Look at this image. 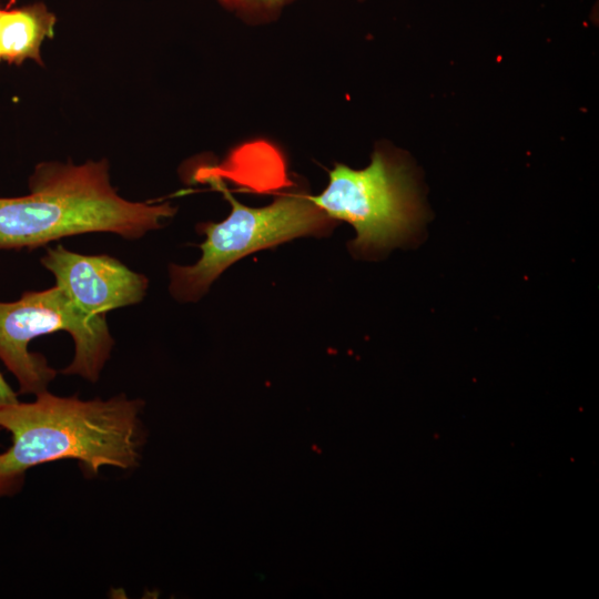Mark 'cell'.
Instances as JSON below:
<instances>
[{"mask_svg":"<svg viewBox=\"0 0 599 599\" xmlns=\"http://www.w3.org/2000/svg\"><path fill=\"white\" fill-rule=\"evenodd\" d=\"M34 396L0 408V428L11 437L0 453V498L20 493L28 470L47 463L77 460L87 477L105 466L130 470L140 465L142 400L124 395L82 400L48 389Z\"/></svg>","mask_w":599,"mask_h":599,"instance_id":"6da1fadb","label":"cell"},{"mask_svg":"<svg viewBox=\"0 0 599 599\" xmlns=\"http://www.w3.org/2000/svg\"><path fill=\"white\" fill-rule=\"evenodd\" d=\"M30 193L0 197V250L37 248L73 235L106 232L135 240L174 215L170 203L121 197L110 183L106 161L81 165L38 164Z\"/></svg>","mask_w":599,"mask_h":599,"instance_id":"7a4b0ae2","label":"cell"},{"mask_svg":"<svg viewBox=\"0 0 599 599\" xmlns=\"http://www.w3.org/2000/svg\"><path fill=\"white\" fill-rule=\"evenodd\" d=\"M311 200L332 220L353 225L356 238L351 245L364 255L405 243L426 219L408 158L389 148H376L362 170L336 164L328 186Z\"/></svg>","mask_w":599,"mask_h":599,"instance_id":"3957f363","label":"cell"},{"mask_svg":"<svg viewBox=\"0 0 599 599\" xmlns=\"http://www.w3.org/2000/svg\"><path fill=\"white\" fill-rule=\"evenodd\" d=\"M58 331L68 332L74 343L73 359L62 373L95 383L114 343L105 316L85 315L58 285L0 302V361L16 377L19 393L37 395L55 378L57 370L47 358L28 346Z\"/></svg>","mask_w":599,"mask_h":599,"instance_id":"277c9868","label":"cell"},{"mask_svg":"<svg viewBox=\"0 0 599 599\" xmlns=\"http://www.w3.org/2000/svg\"><path fill=\"white\" fill-rule=\"evenodd\" d=\"M231 214L220 223H202L206 235L193 265H170V291L179 301H196L221 273L241 257L295 237L326 231L333 221L309 195L288 194L265 207L242 205L225 189Z\"/></svg>","mask_w":599,"mask_h":599,"instance_id":"5b68a950","label":"cell"},{"mask_svg":"<svg viewBox=\"0 0 599 599\" xmlns=\"http://www.w3.org/2000/svg\"><path fill=\"white\" fill-rule=\"evenodd\" d=\"M41 263L88 316H105L109 311L138 304L146 294L144 275L105 254L84 255L58 245L47 248Z\"/></svg>","mask_w":599,"mask_h":599,"instance_id":"8992f818","label":"cell"},{"mask_svg":"<svg viewBox=\"0 0 599 599\" xmlns=\"http://www.w3.org/2000/svg\"><path fill=\"white\" fill-rule=\"evenodd\" d=\"M55 16L43 3L2 10L0 17V55L9 63L28 59L41 63V44L53 37Z\"/></svg>","mask_w":599,"mask_h":599,"instance_id":"52a82bcc","label":"cell"},{"mask_svg":"<svg viewBox=\"0 0 599 599\" xmlns=\"http://www.w3.org/2000/svg\"><path fill=\"white\" fill-rule=\"evenodd\" d=\"M292 1L293 0H243L238 13L254 20L272 19L284 6Z\"/></svg>","mask_w":599,"mask_h":599,"instance_id":"ba28073f","label":"cell"},{"mask_svg":"<svg viewBox=\"0 0 599 599\" xmlns=\"http://www.w3.org/2000/svg\"><path fill=\"white\" fill-rule=\"evenodd\" d=\"M18 400V394L11 388L0 372V408Z\"/></svg>","mask_w":599,"mask_h":599,"instance_id":"9c48e42d","label":"cell"},{"mask_svg":"<svg viewBox=\"0 0 599 599\" xmlns=\"http://www.w3.org/2000/svg\"><path fill=\"white\" fill-rule=\"evenodd\" d=\"M221 4L230 10L240 11L243 4V0H217Z\"/></svg>","mask_w":599,"mask_h":599,"instance_id":"30bf717a","label":"cell"},{"mask_svg":"<svg viewBox=\"0 0 599 599\" xmlns=\"http://www.w3.org/2000/svg\"><path fill=\"white\" fill-rule=\"evenodd\" d=\"M1 12H2V10L0 9V17H1ZM0 60H1V55H0Z\"/></svg>","mask_w":599,"mask_h":599,"instance_id":"8fae6325","label":"cell"}]
</instances>
